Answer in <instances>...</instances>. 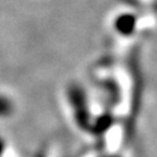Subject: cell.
<instances>
[{"label": "cell", "mask_w": 157, "mask_h": 157, "mask_svg": "<svg viewBox=\"0 0 157 157\" xmlns=\"http://www.w3.org/2000/svg\"><path fill=\"white\" fill-rule=\"evenodd\" d=\"M133 27H134V19L130 17H126L119 25V28L122 33H130Z\"/></svg>", "instance_id": "obj_1"}]
</instances>
